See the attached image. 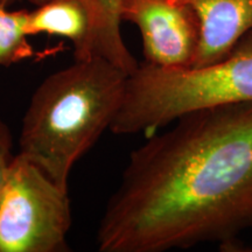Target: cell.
Returning <instances> with one entry per match:
<instances>
[{"label":"cell","mask_w":252,"mask_h":252,"mask_svg":"<svg viewBox=\"0 0 252 252\" xmlns=\"http://www.w3.org/2000/svg\"><path fill=\"white\" fill-rule=\"evenodd\" d=\"M132 151L97 229L100 252L236 247L252 229V103L186 113Z\"/></svg>","instance_id":"6da1fadb"},{"label":"cell","mask_w":252,"mask_h":252,"mask_svg":"<svg viewBox=\"0 0 252 252\" xmlns=\"http://www.w3.org/2000/svg\"><path fill=\"white\" fill-rule=\"evenodd\" d=\"M127 75L108 60L94 56L74 60L47 76L25 112L19 154L68 188L75 163L110 130Z\"/></svg>","instance_id":"7a4b0ae2"},{"label":"cell","mask_w":252,"mask_h":252,"mask_svg":"<svg viewBox=\"0 0 252 252\" xmlns=\"http://www.w3.org/2000/svg\"><path fill=\"white\" fill-rule=\"evenodd\" d=\"M252 103V31L223 59L202 67L162 68L139 63L126 77L110 130L150 133L197 110Z\"/></svg>","instance_id":"3957f363"},{"label":"cell","mask_w":252,"mask_h":252,"mask_svg":"<svg viewBox=\"0 0 252 252\" xmlns=\"http://www.w3.org/2000/svg\"><path fill=\"white\" fill-rule=\"evenodd\" d=\"M68 188L15 154L0 187V252H67Z\"/></svg>","instance_id":"277c9868"},{"label":"cell","mask_w":252,"mask_h":252,"mask_svg":"<svg viewBox=\"0 0 252 252\" xmlns=\"http://www.w3.org/2000/svg\"><path fill=\"white\" fill-rule=\"evenodd\" d=\"M121 17L139 30L145 62L162 68L190 67L200 25L189 6L179 0H123Z\"/></svg>","instance_id":"5b68a950"},{"label":"cell","mask_w":252,"mask_h":252,"mask_svg":"<svg viewBox=\"0 0 252 252\" xmlns=\"http://www.w3.org/2000/svg\"><path fill=\"white\" fill-rule=\"evenodd\" d=\"M196 14L200 41L190 67L223 59L252 31V0H179Z\"/></svg>","instance_id":"8992f818"},{"label":"cell","mask_w":252,"mask_h":252,"mask_svg":"<svg viewBox=\"0 0 252 252\" xmlns=\"http://www.w3.org/2000/svg\"><path fill=\"white\" fill-rule=\"evenodd\" d=\"M40 5L47 0H26ZM89 19V31L80 48L74 52V60H84L98 56L108 60L131 74L139 65L125 45L122 35L121 7L123 0H80Z\"/></svg>","instance_id":"52a82bcc"},{"label":"cell","mask_w":252,"mask_h":252,"mask_svg":"<svg viewBox=\"0 0 252 252\" xmlns=\"http://www.w3.org/2000/svg\"><path fill=\"white\" fill-rule=\"evenodd\" d=\"M28 35L58 36L70 41L74 52L89 31V19L80 0H47L28 11Z\"/></svg>","instance_id":"ba28073f"},{"label":"cell","mask_w":252,"mask_h":252,"mask_svg":"<svg viewBox=\"0 0 252 252\" xmlns=\"http://www.w3.org/2000/svg\"><path fill=\"white\" fill-rule=\"evenodd\" d=\"M27 9H11L0 4V65L8 67L32 59L36 52L30 43Z\"/></svg>","instance_id":"9c48e42d"},{"label":"cell","mask_w":252,"mask_h":252,"mask_svg":"<svg viewBox=\"0 0 252 252\" xmlns=\"http://www.w3.org/2000/svg\"><path fill=\"white\" fill-rule=\"evenodd\" d=\"M13 137L8 125L0 118V187L4 182L6 172L13 159Z\"/></svg>","instance_id":"30bf717a"},{"label":"cell","mask_w":252,"mask_h":252,"mask_svg":"<svg viewBox=\"0 0 252 252\" xmlns=\"http://www.w3.org/2000/svg\"><path fill=\"white\" fill-rule=\"evenodd\" d=\"M17 1H20V0H0V4L9 6V7H11V6L13 5L14 2H17Z\"/></svg>","instance_id":"8fae6325"}]
</instances>
